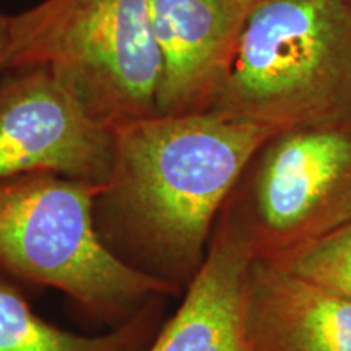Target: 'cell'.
I'll return each instance as SVG.
<instances>
[{"mask_svg": "<svg viewBox=\"0 0 351 351\" xmlns=\"http://www.w3.org/2000/svg\"><path fill=\"white\" fill-rule=\"evenodd\" d=\"M275 129L207 112L112 127V163L95 205L103 244L179 293L200 270L223 205Z\"/></svg>", "mask_w": 351, "mask_h": 351, "instance_id": "6da1fadb", "label": "cell"}, {"mask_svg": "<svg viewBox=\"0 0 351 351\" xmlns=\"http://www.w3.org/2000/svg\"><path fill=\"white\" fill-rule=\"evenodd\" d=\"M43 67L109 127L158 114L150 0H41L10 15L8 72Z\"/></svg>", "mask_w": 351, "mask_h": 351, "instance_id": "277c9868", "label": "cell"}, {"mask_svg": "<svg viewBox=\"0 0 351 351\" xmlns=\"http://www.w3.org/2000/svg\"><path fill=\"white\" fill-rule=\"evenodd\" d=\"M343 2L346 3V5H348V8L351 10V0H343Z\"/></svg>", "mask_w": 351, "mask_h": 351, "instance_id": "5bb4252c", "label": "cell"}, {"mask_svg": "<svg viewBox=\"0 0 351 351\" xmlns=\"http://www.w3.org/2000/svg\"><path fill=\"white\" fill-rule=\"evenodd\" d=\"M245 327L251 351H351V302L252 261Z\"/></svg>", "mask_w": 351, "mask_h": 351, "instance_id": "9c48e42d", "label": "cell"}, {"mask_svg": "<svg viewBox=\"0 0 351 351\" xmlns=\"http://www.w3.org/2000/svg\"><path fill=\"white\" fill-rule=\"evenodd\" d=\"M244 13L234 0H150L161 62L158 114L200 111Z\"/></svg>", "mask_w": 351, "mask_h": 351, "instance_id": "52a82bcc", "label": "cell"}, {"mask_svg": "<svg viewBox=\"0 0 351 351\" xmlns=\"http://www.w3.org/2000/svg\"><path fill=\"white\" fill-rule=\"evenodd\" d=\"M103 187L52 173L0 182V270L62 293L111 328L153 298L181 293L130 269L103 244L95 223Z\"/></svg>", "mask_w": 351, "mask_h": 351, "instance_id": "3957f363", "label": "cell"}, {"mask_svg": "<svg viewBox=\"0 0 351 351\" xmlns=\"http://www.w3.org/2000/svg\"><path fill=\"white\" fill-rule=\"evenodd\" d=\"M111 163L112 127L49 70H12L0 82V182L52 173L104 184Z\"/></svg>", "mask_w": 351, "mask_h": 351, "instance_id": "8992f818", "label": "cell"}, {"mask_svg": "<svg viewBox=\"0 0 351 351\" xmlns=\"http://www.w3.org/2000/svg\"><path fill=\"white\" fill-rule=\"evenodd\" d=\"M199 112L275 130L351 117V10L343 0L249 8Z\"/></svg>", "mask_w": 351, "mask_h": 351, "instance_id": "7a4b0ae2", "label": "cell"}, {"mask_svg": "<svg viewBox=\"0 0 351 351\" xmlns=\"http://www.w3.org/2000/svg\"><path fill=\"white\" fill-rule=\"evenodd\" d=\"M236 3H238V5L243 8L244 12H247L249 8H252V7H256L257 3H261V2H265V0H234Z\"/></svg>", "mask_w": 351, "mask_h": 351, "instance_id": "4fadbf2b", "label": "cell"}, {"mask_svg": "<svg viewBox=\"0 0 351 351\" xmlns=\"http://www.w3.org/2000/svg\"><path fill=\"white\" fill-rule=\"evenodd\" d=\"M252 261L244 241L217 221L205 262L147 351H251L245 289Z\"/></svg>", "mask_w": 351, "mask_h": 351, "instance_id": "ba28073f", "label": "cell"}, {"mask_svg": "<svg viewBox=\"0 0 351 351\" xmlns=\"http://www.w3.org/2000/svg\"><path fill=\"white\" fill-rule=\"evenodd\" d=\"M270 263L351 302V221Z\"/></svg>", "mask_w": 351, "mask_h": 351, "instance_id": "8fae6325", "label": "cell"}, {"mask_svg": "<svg viewBox=\"0 0 351 351\" xmlns=\"http://www.w3.org/2000/svg\"><path fill=\"white\" fill-rule=\"evenodd\" d=\"M217 221L263 262L282 261L351 221V117L270 135Z\"/></svg>", "mask_w": 351, "mask_h": 351, "instance_id": "5b68a950", "label": "cell"}, {"mask_svg": "<svg viewBox=\"0 0 351 351\" xmlns=\"http://www.w3.org/2000/svg\"><path fill=\"white\" fill-rule=\"evenodd\" d=\"M10 57V15L0 12V73L8 72Z\"/></svg>", "mask_w": 351, "mask_h": 351, "instance_id": "7c38bea8", "label": "cell"}, {"mask_svg": "<svg viewBox=\"0 0 351 351\" xmlns=\"http://www.w3.org/2000/svg\"><path fill=\"white\" fill-rule=\"evenodd\" d=\"M168 300L153 298L119 326L82 335L44 320L23 291L0 275V351H147L168 319Z\"/></svg>", "mask_w": 351, "mask_h": 351, "instance_id": "30bf717a", "label": "cell"}]
</instances>
